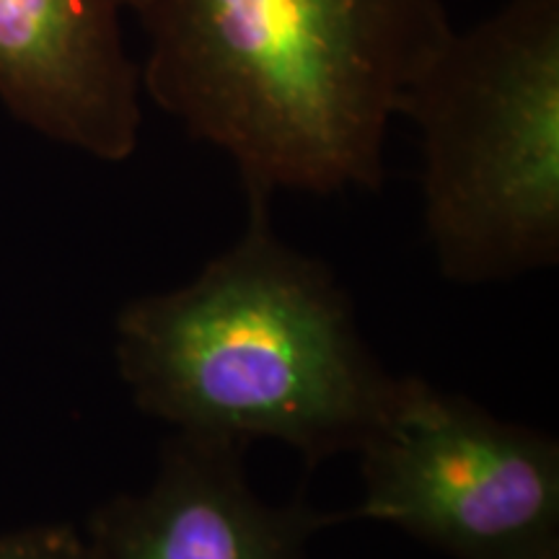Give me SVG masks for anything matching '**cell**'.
Wrapping results in <instances>:
<instances>
[{"mask_svg": "<svg viewBox=\"0 0 559 559\" xmlns=\"http://www.w3.org/2000/svg\"><path fill=\"white\" fill-rule=\"evenodd\" d=\"M140 86L243 190H379L389 124L453 32L440 0H132Z\"/></svg>", "mask_w": 559, "mask_h": 559, "instance_id": "cell-1", "label": "cell"}, {"mask_svg": "<svg viewBox=\"0 0 559 559\" xmlns=\"http://www.w3.org/2000/svg\"><path fill=\"white\" fill-rule=\"evenodd\" d=\"M247 198L241 239L190 283L117 313L120 379L135 407L174 432L275 440L309 464L355 453L394 373L368 347L334 272L275 234L270 194Z\"/></svg>", "mask_w": 559, "mask_h": 559, "instance_id": "cell-2", "label": "cell"}, {"mask_svg": "<svg viewBox=\"0 0 559 559\" xmlns=\"http://www.w3.org/2000/svg\"><path fill=\"white\" fill-rule=\"evenodd\" d=\"M440 275L487 285L559 262V0L451 32L404 91Z\"/></svg>", "mask_w": 559, "mask_h": 559, "instance_id": "cell-3", "label": "cell"}, {"mask_svg": "<svg viewBox=\"0 0 559 559\" xmlns=\"http://www.w3.org/2000/svg\"><path fill=\"white\" fill-rule=\"evenodd\" d=\"M355 453L362 498L337 521L386 523L456 559H559V443L549 432L394 376Z\"/></svg>", "mask_w": 559, "mask_h": 559, "instance_id": "cell-4", "label": "cell"}, {"mask_svg": "<svg viewBox=\"0 0 559 559\" xmlns=\"http://www.w3.org/2000/svg\"><path fill=\"white\" fill-rule=\"evenodd\" d=\"M234 440L171 432L158 469L91 515V559H306L319 528L337 523L304 498L270 502L249 485Z\"/></svg>", "mask_w": 559, "mask_h": 559, "instance_id": "cell-5", "label": "cell"}, {"mask_svg": "<svg viewBox=\"0 0 559 559\" xmlns=\"http://www.w3.org/2000/svg\"><path fill=\"white\" fill-rule=\"evenodd\" d=\"M132 0H0V102L21 122L102 160L138 148L140 70L124 52Z\"/></svg>", "mask_w": 559, "mask_h": 559, "instance_id": "cell-6", "label": "cell"}, {"mask_svg": "<svg viewBox=\"0 0 559 559\" xmlns=\"http://www.w3.org/2000/svg\"><path fill=\"white\" fill-rule=\"evenodd\" d=\"M0 559H91L73 526H34L0 536Z\"/></svg>", "mask_w": 559, "mask_h": 559, "instance_id": "cell-7", "label": "cell"}]
</instances>
